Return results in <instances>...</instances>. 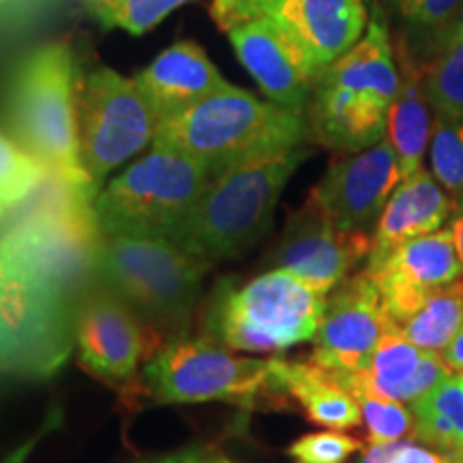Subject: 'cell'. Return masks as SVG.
Segmentation results:
<instances>
[{
  "label": "cell",
  "instance_id": "cell-32",
  "mask_svg": "<svg viewBox=\"0 0 463 463\" xmlns=\"http://www.w3.org/2000/svg\"><path fill=\"white\" fill-rule=\"evenodd\" d=\"M459 39H463V5H461V9L457 11V15L453 17V22H450V24L444 28V31L436 37L430 58L436 54V52L442 48V45H447L450 42H459ZM430 58H427V61H430Z\"/></svg>",
  "mask_w": 463,
  "mask_h": 463
},
{
  "label": "cell",
  "instance_id": "cell-10",
  "mask_svg": "<svg viewBox=\"0 0 463 463\" xmlns=\"http://www.w3.org/2000/svg\"><path fill=\"white\" fill-rule=\"evenodd\" d=\"M75 341L86 372L112 384H129L137 364L148 363L165 345L164 333L99 283L75 307Z\"/></svg>",
  "mask_w": 463,
  "mask_h": 463
},
{
  "label": "cell",
  "instance_id": "cell-6",
  "mask_svg": "<svg viewBox=\"0 0 463 463\" xmlns=\"http://www.w3.org/2000/svg\"><path fill=\"white\" fill-rule=\"evenodd\" d=\"M326 294L286 269H273L245 286L222 279L213 289L208 337L242 352H281L316 337Z\"/></svg>",
  "mask_w": 463,
  "mask_h": 463
},
{
  "label": "cell",
  "instance_id": "cell-11",
  "mask_svg": "<svg viewBox=\"0 0 463 463\" xmlns=\"http://www.w3.org/2000/svg\"><path fill=\"white\" fill-rule=\"evenodd\" d=\"M372 241L369 232L337 228L314 200L307 198L288 217L270 253V264L289 270L317 292L328 294L350 277L361 260L369 258Z\"/></svg>",
  "mask_w": 463,
  "mask_h": 463
},
{
  "label": "cell",
  "instance_id": "cell-16",
  "mask_svg": "<svg viewBox=\"0 0 463 463\" xmlns=\"http://www.w3.org/2000/svg\"><path fill=\"white\" fill-rule=\"evenodd\" d=\"M345 391L363 389L375 397L412 403L453 375L442 352L420 350L392 326L382 335L367 367L354 373H333Z\"/></svg>",
  "mask_w": 463,
  "mask_h": 463
},
{
  "label": "cell",
  "instance_id": "cell-27",
  "mask_svg": "<svg viewBox=\"0 0 463 463\" xmlns=\"http://www.w3.org/2000/svg\"><path fill=\"white\" fill-rule=\"evenodd\" d=\"M392 5L414 37L412 48L405 50L414 58H430L433 42L453 22L463 0H392Z\"/></svg>",
  "mask_w": 463,
  "mask_h": 463
},
{
  "label": "cell",
  "instance_id": "cell-37",
  "mask_svg": "<svg viewBox=\"0 0 463 463\" xmlns=\"http://www.w3.org/2000/svg\"><path fill=\"white\" fill-rule=\"evenodd\" d=\"M204 463H232V461L228 459V457H223V455H208Z\"/></svg>",
  "mask_w": 463,
  "mask_h": 463
},
{
  "label": "cell",
  "instance_id": "cell-8",
  "mask_svg": "<svg viewBox=\"0 0 463 463\" xmlns=\"http://www.w3.org/2000/svg\"><path fill=\"white\" fill-rule=\"evenodd\" d=\"M146 392L161 403L230 402L256 408L281 399L273 389L270 358H242L213 337H176L150 358Z\"/></svg>",
  "mask_w": 463,
  "mask_h": 463
},
{
  "label": "cell",
  "instance_id": "cell-18",
  "mask_svg": "<svg viewBox=\"0 0 463 463\" xmlns=\"http://www.w3.org/2000/svg\"><path fill=\"white\" fill-rule=\"evenodd\" d=\"M455 213V202L431 172L420 170L397 184L375 223L367 269L378 266L392 249L431 234Z\"/></svg>",
  "mask_w": 463,
  "mask_h": 463
},
{
  "label": "cell",
  "instance_id": "cell-15",
  "mask_svg": "<svg viewBox=\"0 0 463 463\" xmlns=\"http://www.w3.org/2000/svg\"><path fill=\"white\" fill-rule=\"evenodd\" d=\"M367 270L378 288L382 307L395 326L416 314L431 292L463 275L450 228H439L403 242Z\"/></svg>",
  "mask_w": 463,
  "mask_h": 463
},
{
  "label": "cell",
  "instance_id": "cell-33",
  "mask_svg": "<svg viewBox=\"0 0 463 463\" xmlns=\"http://www.w3.org/2000/svg\"><path fill=\"white\" fill-rule=\"evenodd\" d=\"M442 356L453 372H459V373L463 372V322H461L459 333L455 335V339L450 341L447 350L442 352Z\"/></svg>",
  "mask_w": 463,
  "mask_h": 463
},
{
  "label": "cell",
  "instance_id": "cell-5",
  "mask_svg": "<svg viewBox=\"0 0 463 463\" xmlns=\"http://www.w3.org/2000/svg\"><path fill=\"white\" fill-rule=\"evenodd\" d=\"M208 266L167 236H103L97 283L150 326L181 337Z\"/></svg>",
  "mask_w": 463,
  "mask_h": 463
},
{
  "label": "cell",
  "instance_id": "cell-39",
  "mask_svg": "<svg viewBox=\"0 0 463 463\" xmlns=\"http://www.w3.org/2000/svg\"><path fill=\"white\" fill-rule=\"evenodd\" d=\"M459 380H461V386H463V372L459 373Z\"/></svg>",
  "mask_w": 463,
  "mask_h": 463
},
{
  "label": "cell",
  "instance_id": "cell-7",
  "mask_svg": "<svg viewBox=\"0 0 463 463\" xmlns=\"http://www.w3.org/2000/svg\"><path fill=\"white\" fill-rule=\"evenodd\" d=\"M211 181L187 155L155 148L114 178L95 200L103 236H167L183 223Z\"/></svg>",
  "mask_w": 463,
  "mask_h": 463
},
{
  "label": "cell",
  "instance_id": "cell-12",
  "mask_svg": "<svg viewBox=\"0 0 463 463\" xmlns=\"http://www.w3.org/2000/svg\"><path fill=\"white\" fill-rule=\"evenodd\" d=\"M395 326L386 316L373 277L364 269L350 275L326 297L314 337L311 361L331 373H354L367 367L382 335Z\"/></svg>",
  "mask_w": 463,
  "mask_h": 463
},
{
  "label": "cell",
  "instance_id": "cell-22",
  "mask_svg": "<svg viewBox=\"0 0 463 463\" xmlns=\"http://www.w3.org/2000/svg\"><path fill=\"white\" fill-rule=\"evenodd\" d=\"M463 322V277L449 286L436 289L419 311L403 324H399V333L412 341L420 350L444 352L455 335L459 333Z\"/></svg>",
  "mask_w": 463,
  "mask_h": 463
},
{
  "label": "cell",
  "instance_id": "cell-34",
  "mask_svg": "<svg viewBox=\"0 0 463 463\" xmlns=\"http://www.w3.org/2000/svg\"><path fill=\"white\" fill-rule=\"evenodd\" d=\"M392 449H395V444H369L361 463H391Z\"/></svg>",
  "mask_w": 463,
  "mask_h": 463
},
{
  "label": "cell",
  "instance_id": "cell-36",
  "mask_svg": "<svg viewBox=\"0 0 463 463\" xmlns=\"http://www.w3.org/2000/svg\"><path fill=\"white\" fill-rule=\"evenodd\" d=\"M206 457L208 453H204V450H187V453L164 457V459L150 461V463H204Z\"/></svg>",
  "mask_w": 463,
  "mask_h": 463
},
{
  "label": "cell",
  "instance_id": "cell-28",
  "mask_svg": "<svg viewBox=\"0 0 463 463\" xmlns=\"http://www.w3.org/2000/svg\"><path fill=\"white\" fill-rule=\"evenodd\" d=\"M350 392L361 405L369 444H395L414 433L412 410H405L402 402L375 397L363 389H350Z\"/></svg>",
  "mask_w": 463,
  "mask_h": 463
},
{
  "label": "cell",
  "instance_id": "cell-25",
  "mask_svg": "<svg viewBox=\"0 0 463 463\" xmlns=\"http://www.w3.org/2000/svg\"><path fill=\"white\" fill-rule=\"evenodd\" d=\"M187 3L191 0H86V7L103 28L144 34Z\"/></svg>",
  "mask_w": 463,
  "mask_h": 463
},
{
  "label": "cell",
  "instance_id": "cell-31",
  "mask_svg": "<svg viewBox=\"0 0 463 463\" xmlns=\"http://www.w3.org/2000/svg\"><path fill=\"white\" fill-rule=\"evenodd\" d=\"M391 463H453L444 453L419 447L412 442H395Z\"/></svg>",
  "mask_w": 463,
  "mask_h": 463
},
{
  "label": "cell",
  "instance_id": "cell-19",
  "mask_svg": "<svg viewBox=\"0 0 463 463\" xmlns=\"http://www.w3.org/2000/svg\"><path fill=\"white\" fill-rule=\"evenodd\" d=\"M273 17L298 39L320 71L345 54L369 24L364 0H283Z\"/></svg>",
  "mask_w": 463,
  "mask_h": 463
},
{
  "label": "cell",
  "instance_id": "cell-38",
  "mask_svg": "<svg viewBox=\"0 0 463 463\" xmlns=\"http://www.w3.org/2000/svg\"><path fill=\"white\" fill-rule=\"evenodd\" d=\"M5 208H7V206H5V204H0V217H3V213H5Z\"/></svg>",
  "mask_w": 463,
  "mask_h": 463
},
{
  "label": "cell",
  "instance_id": "cell-40",
  "mask_svg": "<svg viewBox=\"0 0 463 463\" xmlns=\"http://www.w3.org/2000/svg\"><path fill=\"white\" fill-rule=\"evenodd\" d=\"M0 3H3V0H0Z\"/></svg>",
  "mask_w": 463,
  "mask_h": 463
},
{
  "label": "cell",
  "instance_id": "cell-14",
  "mask_svg": "<svg viewBox=\"0 0 463 463\" xmlns=\"http://www.w3.org/2000/svg\"><path fill=\"white\" fill-rule=\"evenodd\" d=\"M228 37L242 67L256 78L264 95L283 108L305 114L322 71L298 39L275 17L232 28Z\"/></svg>",
  "mask_w": 463,
  "mask_h": 463
},
{
  "label": "cell",
  "instance_id": "cell-35",
  "mask_svg": "<svg viewBox=\"0 0 463 463\" xmlns=\"http://www.w3.org/2000/svg\"><path fill=\"white\" fill-rule=\"evenodd\" d=\"M450 232H453L457 256H459L461 266H463V202H461V204L455 206L453 223H450Z\"/></svg>",
  "mask_w": 463,
  "mask_h": 463
},
{
  "label": "cell",
  "instance_id": "cell-2",
  "mask_svg": "<svg viewBox=\"0 0 463 463\" xmlns=\"http://www.w3.org/2000/svg\"><path fill=\"white\" fill-rule=\"evenodd\" d=\"M305 140H309V133L303 112L228 86L187 112L159 123L153 146L187 155L217 176L232 165L289 153L303 146Z\"/></svg>",
  "mask_w": 463,
  "mask_h": 463
},
{
  "label": "cell",
  "instance_id": "cell-1",
  "mask_svg": "<svg viewBox=\"0 0 463 463\" xmlns=\"http://www.w3.org/2000/svg\"><path fill=\"white\" fill-rule=\"evenodd\" d=\"M399 90V67L380 9L345 54L317 75L305 109L309 140L335 153H358L386 137Z\"/></svg>",
  "mask_w": 463,
  "mask_h": 463
},
{
  "label": "cell",
  "instance_id": "cell-9",
  "mask_svg": "<svg viewBox=\"0 0 463 463\" xmlns=\"http://www.w3.org/2000/svg\"><path fill=\"white\" fill-rule=\"evenodd\" d=\"M75 114L80 159L97 187L116 165L153 142L159 125L136 80L108 67L78 82Z\"/></svg>",
  "mask_w": 463,
  "mask_h": 463
},
{
  "label": "cell",
  "instance_id": "cell-30",
  "mask_svg": "<svg viewBox=\"0 0 463 463\" xmlns=\"http://www.w3.org/2000/svg\"><path fill=\"white\" fill-rule=\"evenodd\" d=\"M283 0H213L211 17L222 31L247 24V22L273 17Z\"/></svg>",
  "mask_w": 463,
  "mask_h": 463
},
{
  "label": "cell",
  "instance_id": "cell-13",
  "mask_svg": "<svg viewBox=\"0 0 463 463\" xmlns=\"http://www.w3.org/2000/svg\"><path fill=\"white\" fill-rule=\"evenodd\" d=\"M402 183L395 148L382 140L358 153H339L309 198L341 230L369 232Z\"/></svg>",
  "mask_w": 463,
  "mask_h": 463
},
{
  "label": "cell",
  "instance_id": "cell-24",
  "mask_svg": "<svg viewBox=\"0 0 463 463\" xmlns=\"http://www.w3.org/2000/svg\"><path fill=\"white\" fill-rule=\"evenodd\" d=\"M431 174L453 198L463 202V120L436 114L430 140Z\"/></svg>",
  "mask_w": 463,
  "mask_h": 463
},
{
  "label": "cell",
  "instance_id": "cell-17",
  "mask_svg": "<svg viewBox=\"0 0 463 463\" xmlns=\"http://www.w3.org/2000/svg\"><path fill=\"white\" fill-rule=\"evenodd\" d=\"M133 80L159 123L187 112L230 86L206 52L194 42H176L165 48Z\"/></svg>",
  "mask_w": 463,
  "mask_h": 463
},
{
  "label": "cell",
  "instance_id": "cell-21",
  "mask_svg": "<svg viewBox=\"0 0 463 463\" xmlns=\"http://www.w3.org/2000/svg\"><path fill=\"white\" fill-rule=\"evenodd\" d=\"M431 129V106L422 89L420 62L403 48L399 50V90L386 120V140L395 148L402 181L422 167Z\"/></svg>",
  "mask_w": 463,
  "mask_h": 463
},
{
  "label": "cell",
  "instance_id": "cell-23",
  "mask_svg": "<svg viewBox=\"0 0 463 463\" xmlns=\"http://www.w3.org/2000/svg\"><path fill=\"white\" fill-rule=\"evenodd\" d=\"M420 69L433 112L463 120V39L442 45Z\"/></svg>",
  "mask_w": 463,
  "mask_h": 463
},
{
  "label": "cell",
  "instance_id": "cell-20",
  "mask_svg": "<svg viewBox=\"0 0 463 463\" xmlns=\"http://www.w3.org/2000/svg\"><path fill=\"white\" fill-rule=\"evenodd\" d=\"M270 378L277 395L294 399L316 425L344 431L363 422L361 405L352 392L314 361L270 358Z\"/></svg>",
  "mask_w": 463,
  "mask_h": 463
},
{
  "label": "cell",
  "instance_id": "cell-3",
  "mask_svg": "<svg viewBox=\"0 0 463 463\" xmlns=\"http://www.w3.org/2000/svg\"><path fill=\"white\" fill-rule=\"evenodd\" d=\"M309 155L298 146L211 176L170 239L206 264L242 256L266 236L283 187Z\"/></svg>",
  "mask_w": 463,
  "mask_h": 463
},
{
  "label": "cell",
  "instance_id": "cell-29",
  "mask_svg": "<svg viewBox=\"0 0 463 463\" xmlns=\"http://www.w3.org/2000/svg\"><path fill=\"white\" fill-rule=\"evenodd\" d=\"M361 449V439L341 433L339 430H328L298 438L288 449V455L294 463H345Z\"/></svg>",
  "mask_w": 463,
  "mask_h": 463
},
{
  "label": "cell",
  "instance_id": "cell-26",
  "mask_svg": "<svg viewBox=\"0 0 463 463\" xmlns=\"http://www.w3.org/2000/svg\"><path fill=\"white\" fill-rule=\"evenodd\" d=\"M50 174L20 144L0 133V204L20 206Z\"/></svg>",
  "mask_w": 463,
  "mask_h": 463
},
{
  "label": "cell",
  "instance_id": "cell-4",
  "mask_svg": "<svg viewBox=\"0 0 463 463\" xmlns=\"http://www.w3.org/2000/svg\"><path fill=\"white\" fill-rule=\"evenodd\" d=\"M75 89L71 45L45 43L15 67L5 97V116L20 146L50 176L78 187L99 189L80 159Z\"/></svg>",
  "mask_w": 463,
  "mask_h": 463
}]
</instances>
